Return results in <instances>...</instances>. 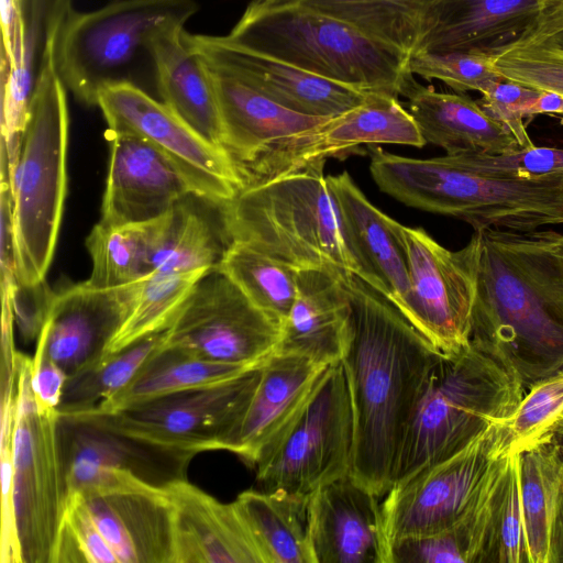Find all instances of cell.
<instances>
[{"label":"cell","instance_id":"1","mask_svg":"<svg viewBox=\"0 0 563 563\" xmlns=\"http://www.w3.org/2000/svg\"><path fill=\"white\" fill-rule=\"evenodd\" d=\"M351 336L341 361L353 416L351 475L386 495L413 411L442 355L384 294L354 273L345 276Z\"/></svg>","mask_w":563,"mask_h":563},{"label":"cell","instance_id":"2","mask_svg":"<svg viewBox=\"0 0 563 563\" xmlns=\"http://www.w3.org/2000/svg\"><path fill=\"white\" fill-rule=\"evenodd\" d=\"M478 232L471 341L498 356L525 389L563 375V232Z\"/></svg>","mask_w":563,"mask_h":563},{"label":"cell","instance_id":"3","mask_svg":"<svg viewBox=\"0 0 563 563\" xmlns=\"http://www.w3.org/2000/svg\"><path fill=\"white\" fill-rule=\"evenodd\" d=\"M368 151L375 184L408 207L462 220L475 232L563 224V183L485 175L455 155L412 158L374 145Z\"/></svg>","mask_w":563,"mask_h":563},{"label":"cell","instance_id":"4","mask_svg":"<svg viewBox=\"0 0 563 563\" xmlns=\"http://www.w3.org/2000/svg\"><path fill=\"white\" fill-rule=\"evenodd\" d=\"M223 37L365 92L406 97L416 84L409 54L299 2H250Z\"/></svg>","mask_w":563,"mask_h":563},{"label":"cell","instance_id":"5","mask_svg":"<svg viewBox=\"0 0 563 563\" xmlns=\"http://www.w3.org/2000/svg\"><path fill=\"white\" fill-rule=\"evenodd\" d=\"M317 159L265 181L244 186L220 209L229 242H240L297 271L328 268L356 274L339 209Z\"/></svg>","mask_w":563,"mask_h":563},{"label":"cell","instance_id":"6","mask_svg":"<svg viewBox=\"0 0 563 563\" xmlns=\"http://www.w3.org/2000/svg\"><path fill=\"white\" fill-rule=\"evenodd\" d=\"M62 15L53 19L30 103L23 143L9 183L13 200L15 282L45 279L59 233L67 190L69 115L66 87L54 63Z\"/></svg>","mask_w":563,"mask_h":563},{"label":"cell","instance_id":"7","mask_svg":"<svg viewBox=\"0 0 563 563\" xmlns=\"http://www.w3.org/2000/svg\"><path fill=\"white\" fill-rule=\"evenodd\" d=\"M523 396L517 374L474 342L442 354L409 421L393 486L507 421Z\"/></svg>","mask_w":563,"mask_h":563},{"label":"cell","instance_id":"8","mask_svg":"<svg viewBox=\"0 0 563 563\" xmlns=\"http://www.w3.org/2000/svg\"><path fill=\"white\" fill-rule=\"evenodd\" d=\"M197 10L194 0H119L88 12L70 7L55 36L56 71L77 99L96 106L102 87L131 81L129 68L142 52L150 53L156 31L185 26Z\"/></svg>","mask_w":563,"mask_h":563},{"label":"cell","instance_id":"9","mask_svg":"<svg viewBox=\"0 0 563 563\" xmlns=\"http://www.w3.org/2000/svg\"><path fill=\"white\" fill-rule=\"evenodd\" d=\"M32 358L20 353L13 431V505L20 563H52L68 492L57 438L58 412L37 408Z\"/></svg>","mask_w":563,"mask_h":563},{"label":"cell","instance_id":"10","mask_svg":"<svg viewBox=\"0 0 563 563\" xmlns=\"http://www.w3.org/2000/svg\"><path fill=\"white\" fill-rule=\"evenodd\" d=\"M354 416L342 363L321 374L299 416L256 465L260 489L309 496L351 474Z\"/></svg>","mask_w":563,"mask_h":563},{"label":"cell","instance_id":"11","mask_svg":"<svg viewBox=\"0 0 563 563\" xmlns=\"http://www.w3.org/2000/svg\"><path fill=\"white\" fill-rule=\"evenodd\" d=\"M96 106L108 132L132 134L154 146L184 176L195 197L222 208L243 188L239 168L227 150L203 139L134 82L106 85L97 95Z\"/></svg>","mask_w":563,"mask_h":563},{"label":"cell","instance_id":"12","mask_svg":"<svg viewBox=\"0 0 563 563\" xmlns=\"http://www.w3.org/2000/svg\"><path fill=\"white\" fill-rule=\"evenodd\" d=\"M262 362L220 384L162 396L113 412L77 416L194 454L224 450L257 386Z\"/></svg>","mask_w":563,"mask_h":563},{"label":"cell","instance_id":"13","mask_svg":"<svg viewBox=\"0 0 563 563\" xmlns=\"http://www.w3.org/2000/svg\"><path fill=\"white\" fill-rule=\"evenodd\" d=\"M409 291L400 310L442 354H455L471 342L476 294L479 232L459 251L439 244L422 228L401 224Z\"/></svg>","mask_w":563,"mask_h":563},{"label":"cell","instance_id":"14","mask_svg":"<svg viewBox=\"0 0 563 563\" xmlns=\"http://www.w3.org/2000/svg\"><path fill=\"white\" fill-rule=\"evenodd\" d=\"M503 424H493L455 454L387 492L380 508L388 543L443 531L472 508L500 457Z\"/></svg>","mask_w":563,"mask_h":563},{"label":"cell","instance_id":"15","mask_svg":"<svg viewBox=\"0 0 563 563\" xmlns=\"http://www.w3.org/2000/svg\"><path fill=\"white\" fill-rule=\"evenodd\" d=\"M280 327L217 268L202 276L170 325L164 345L206 358L254 365L275 352Z\"/></svg>","mask_w":563,"mask_h":563},{"label":"cell","instance_id":"16","mask_svg":"<svg viewBox=\"0 0 563 563\" xmlns=\"http://www.w3.org/2000/svg\"><path fill=\"white\" fill-rule=\"evenodd\" d=\"M398 144L421 148L426 142L398 97L369 92L360 106L318 128L274 145L241 170L243 187L274 178L317 159L350 153L361 145Z\"/></svg>","mask_w":563,"mask_h":563},{"label":"cell","instance_id":"17","mask_svg":"<svg viewBox=\"0 0 563 563\" xmlns=\"http://www.w3.org/2000/svg\"><path fill=\"white\" fill-rule=\"evenodd\" d=\"M77 493L118 563H175L174 506L166 487L111 470Z\"/></svg>","mask_w":563,"mask_h":563},{"label":"cell","instance_id":"18","mask_svg":"<svg viewBox=\"0 0 563 563\" xmlns=\"http://www.w3.org/2000/svg\"><path fill=\"white\" fill-rule=\"evenodd\" d=\"M57 438L68 495L111 470L128 471L158 486L186 479L196 454L155 444L79 416H60Z\"/></svg>","mask_w":563,"mask_h":563},{"label":"cell","instance_id":"19","mask_svg":"<svg viewBox=\"0 0 563 563\" xmlns=\"http://www.w3.org/2000/svg\"><path fill=\"white\" fill-rule=\"evenodd\" d=\"M189 38L209 67L303 114L338 117L363 103L369 93L233 44L223 36L189 33Z\"/></svg>","mask_w":563,"mask_h":563},{"label":"cell","instance_id":"20","mask_svg":"<svg viewBox=\"0 0 563 563\" xmlns=\"http://www.w3.org/2000/svg\"><path fill=\"white\" fill-rule=\"evenodd\" d=\"M142 280L109 289L82 282L55 291L37 345L68 377L93 365L107 354Z\"/></svg>","mask_w":563,"mask_h":563},{"label":"cell","instance_id":"21","mask_svg":"<svg viewBox=\"0 0 563 563\" xmlns=\"http://www.w3.org/2000/svg\"><path fill=\"white\" fill-rule=\"evenodd\" d=\"M378 496L351 474L308 497V536L314 563H389Z\"/></svg>","mask_w":563,"mask_h":563},{"label":"cell","instance_id":"22","mask_svg":"<svg viewBox=\"0 0 563 563\" xmlns=\"http://www.w3.org/2000/svg\"><path fill=\"white\" fill-rule=\"evenodd\" d=\"M109 170L100 222H146L166 214L192 190L170 161L144 140L108 132Z\"/></svg>","mask_w":563,"mask_h":563},{"label":"cell","instance_id":"23","mask_svg":"<svg viewBox=\"0 0 563 563\" xmlns=\"http://www.w3.org/2000/svg\"><path fill=\"white\" fill-rule=\"evenodd\" d=\"M327 366L292 354L272 353L261 365L253 396L224 451L256 466L290 429Z\"/></svg>","mask_w":563,"mask_h":563},{"label":"cell","instance_id":"24","mask_svg":"<svg viewBox=\"0 0 563 563\" xmlns=\"http://www.w3.org/2000/svg\"><path fill=\"white\" fill-rule=\"evenodd\" d=\"M327 183L339 209L356 275L401 310L409 291L401 224L372 205L347 172L328 176Z\"/></svg>","mask_w":563,"mask_h":563},{"label":"cell","instance_id":"25","mask_svg":"<svg viewBox=\"0 0 563 563\" xmlns=\"http://www.w3.org/2000/svg\"><path fill=\"white\" fill-rule=\"evenodd\" d=\"M347 274L328 268L298 271L296 299L280 327L275 353L299 355L323 366L341 363L351 336Z\"/></svg>","mask_w":563,"mask_h":563},{"label":"cell","instance_id":"26","mask_svg":"<svg viewBox=\"0 0 563 563\" xmlns=\"http://www.w3.org/2000/svg\"><path fill=\"white\" fill-rule=\"evenodd\" d=\"M174 506L175 563H265L235 503H221L187 478L166 487Z\"/></svg>","mask_w":563,"mask_h":563},{"label":"cell","instance_id":"27","mask_svg":"<svg viewBox=\"0 0 563 563\" xmlns=\"http://www.w3.org/2000/svg\"><path fill=\"white\" fill-rule=\"evenodd\" d=\"M13 20L2 36L1 144L13 173L20 156L30 103L57 0H12Z\"/></svg>","mask_w":563,"mask_h":563},{"label":"cell","instance_id":"28","mask_svg":"<svg viewBox=\"0 0 563 563\" xmlns=\"http://www.w3.org/2000/svg\"><path fill=\"white\" fill-rule=\"evenodd\" d=\"M539 5L540 0H437L417 52L496 56L528 35Z\"/></svg>","mask_w":563,"mask_h":563},{"label":"cell","instance_id":"29","mask_svg":"<svg viewBox=\"0 0 563 563\" xmlns=\"http://www.w3.org/2000/svg\"><path fill=\"white\" fill-rule=\"evenodd\" d=\"M147 49L162 102L203 139L224 148L213 79L185 26L169 25L156 31Z\"/></svg>","mask_w":563,"mask_h":563},{"label":"cell","instance_id":"30","mask_svg":"<svg viewBox=\"0 0 563 563\" xmlns=\"http://www.w3.org/2000/svg\"><path fill=\"white\" fill-rule=\"evenodd\" d=\"M208 68L219 101L224 148L240 173L277 143L313 130L331 119L294 111L243 81Z\"/></svg>","mask_w":563,"mask_h":563},{"label":"cell","instance_id":"31","mask_svg":"<svg viewBox=\"0 0 563 563\" xmlns=\"http://www.w3.org/2000/svg\"><path fill=\"white\" fill-rule=\"evenodd\" d=\"M406 97L426 144L441 147L446 155L503 154L519 148L514 136L464 93L437 91L416 82Z\"/></svg>","mask_w":563,"mask_h":563},{"label":"cell","instance_id":"32","mask_svg":"<svg viewBox=\"0 0 563 563\" xmlns=\"http://www.w3.org/2000/svg\"><path fill=\"white\" fill-rule=\"evenodd\" d=\"M509 456L497 457L472 508L434 534L389 543V563H489L493 523Z\"/></svg>","mask_w":563,"mask_h":563},{"label":"cell","instance_id":"33","mask_svg":"<svg viewBox=\"0 0 563 563\" xmlns=\"http://www.w3.org/2000/svg\"><path fill=\"white\" fill-rule=\"evenodd\" d=\"M258 364L217 362L163 343L123 390L91 411L113 412L162 396L212 386Z\"/></svg>","mask_w":563,"mask_h":563},{"label":"cell","instance_id":"34","mask_svg":"<svg viewBox=\"0 0 563 563\" xmlns=\"http://www.w3.org/2000/svg\"><path fill=\"white\" fill-rule=\"evenodd\" d=\"M309 496L247 489L234 500L265 563H314L308 536Z\"/></svg>","mask_w":563,"mask_h":563},{"label":"cell","instance_id":"35","mask_svg":"<svg viewBox=\"0 0 563 563\" xmlns=\"http://www.w3.org/2000/svg\"><path fill=\"white\" fill-rule=\"evenodd\" d=\"M230 244L224 229L184 200L156 221L150 251L151 274L211 271Z\"/></svg>","mask_w":563,"mask_h":563},{"label":"cell","instance_id":"36","mask_svg":"<svg viewBox=\"0 0 563 563\" xmlns=\"http://www.w3.org/2000/svg\"><path fill=\"white\" fill-rule=\"evenodd\" d=\"M411 55L437 0H297Z\"/></svg>","mask_w":563,"mask_h":563},{"label":"cell","instance_id":"37","mask_svg":"<svg viewBox=\"0 0 563 563\" xmlns=\"http://www.w3.org/2000/svg\"><path fill=\"white\" fill-rule=\"evenodd\" d=\"M563 486V457L555 442L520 457V492L529 563H550L552 520Z\"/></svg>","mask_w":563,"mask_h":563},{"label":"cell","instance_id":"38","mask_svg":"<svg viewBox=\"0 0 563 563\" xmlns=\"http://www.w3.org/2000/svg\"><path fill=\"white\" fill-rule=\"evenodd\" d=\"M157 219L125 224L99 221L86 239L92 269L85 284L91 288L109 289L147 277Z\"/></svg>","mask_w":563,"mask_h":563},{"label":"cell","instance_id":"39","mask_svg":"<svg viewBox=\"0 0 563 563\" xmlns=\"http://www.w3.org/2000/svg\"><path fill=\"white\" fill-rule=\"evenodd\" d=\"M229 276L279 327L297 295L298 271L240 242H231L214 267Z\"/></svg>","mask_w":563,"mask_h":563},{"label":"cell","instance_id":"40","mask_svg":"<svg viewBox=\"0 0 563 563\" xmlns=\"http://www.w3.org/2000/svg\"><path fill=\"white\" fill-rule=\"evenodd\" d=\"M165 330L120 351L106 354L93 365L69 376L57 412L76 416L96 409L123 390L164 343Z\"/></svg>","mask_w":563,"mask_h":563},{"label":"cell","instance_id":"41","mask_svg":"<svg viewBox=\"0 0 563 563\" xmlns=\"http://www.w3.org/2000/svg\"><path fill=\"white\" fill-rule=\"evenodd\" d=\"M209 271L154 272L142 280L135 301L112 339L107 354L120 351L148 335L166 330Z\"/></svg>","mask_w":563,"mask_h":563},{"label":"cell","instance_id":"42","mask_svg":"<svg viewBox=\"0 0 563 563\" xmlns=\"http://www.w3.org/2000/svg\"><path fill=\"white\" fill-rule=\"evenodd\" d=\"M562 416L563 375L533 385L503 424L499 456L521 454L549 442L551 431Z\"/></svg>","mask_w":563,"mask_h":563},{"label":"cell","instance_id":"43","mask_svg":"<svg viewBox=\"0 0 563 563\" xmlns=\"http://www.w3.org/2000/svg\"><path fill=\"white\" fill-rule=\"evenodd\" d=\"M494 56L468 52L419 51L409 57V70L427 80L444 82L456 92H485L504 80L493 65Z\"/></svg>","mask_w":563,"mask_h":563},{"label":"cell","instance_id":"44","mask_svg":"<svg viewBox=\"0 0 563 563\" xmlns=\"http://www.w3.org/2000/svg\"><path fill=\"white\" fill-rule=\"evenodd\" d=\"M505 80L563 96V47L551 42H519L494 56Z\"/></svg>","mask_w":563,"mask_h":563},{"label":"cell","instance_id":"45","mask_svg":"<svg viewBox=\"0 0 563 563\" xmlns=\"http://www.w3.org/2000/svg\"><path fill=\"white\" fill-rule=\"evenodd\" d=\"M455 156L465 166L494 177L563 183V148L532 145L503 154L461 153Z\"/></svg>","mask_w":563,"mask_h":563},{"label":"cell","instance_id":"46","mask_svg":"<svg viewBox=\"0 0 563 563\" xmlns=\"http://www.w3.org/2000/svg\"><path fill=\"white\" fill-rule=\"evenodd\" d=\"M118 563L79 493L69 494L52 563Z\"/></svg>","mask_w":563,"mask_h":563},{"label":"cell","instance_id":"47","mask_svg":"<svg viewBox=\"0 0 563 563\" xmlns=\"http://www.w3.org/2000/svg\"><path fill=\"white\" fill-rule=\"evenodd\" d=\"M508 456L493 523L489 563H529L520 492L521 454Z\"/></svg>","mask_w":563,"mask_h":563},{"label":"cell","instance_id":"48","mask_svg":"<svg viewBox=\"0 0 563 563\" xmlns=\"http://www.w3.org/2000/svg\"><path fill=\"white\" fill-rule=\"evenodd\" d=\"M540 90L500 80L481 93V107L499 122L517 141L519 148L534 145L523 122L527 108L538 98Z\"/></svg>","mask_w":563,"mask_h":563},{"label":"cell","instance_id":"49","mask_svg":"<svg viewBox=\"0 0 563 563\" xmlns=\"http://www.w3.org/2000/svg\"><path fill=\"white\" fill-rule=\"evenodd\" d=\"M55 291L46 280L18 284L11 290L14 322L25 342L37 339L48 317Z\"/></svg>","mask_w":563,"mask_h":563},{"label":"cell","instance_id":"50","mask_svg":"<svg viewBox=\"0 0 563 563\" xmlns=\"http://www.w3.org/2000/svg\"><path fill=\"white\" fill-rule=\"evenodd\" d=\"M67 378L64 369L37 345L31 364V387L41 411H57Z\"/></svg>","mask_w":563,"mask_h":563},{"label":"cell","instance_id":"51","mask_svg":"<svg viewBox=\"0 0 563 563\" xmlns=\"http://www.w3.org/2000/svg\"><path fill=\"white\" fill-rule=\"evenodd\" d=\"M561 32H563V0H540L536 23L520 42H544Z\"/></svg>","mask_w":563,"mask_h":563},{"label":"cell","instance_id":"52","mask_svg":"<svg viewBox=\"0 0 563 563\" xmlns=\"http://www.w3.org/2000/svg\"><path fill=\"white\" fill-rule=\"evenodd\" d=\"M550 563H563V486L560 492L552 520Z\"/></svg>","mask_w":563,"mask_h":563},{"label":"cell","instance_id":"53","mask_svg":"<svg viewBox=\"0 0 563 563\" xmlns=\"http://www.w3.org/2000/svg\"><path fill=\"white\" fill-rule=\"evenodd\" d=\"M563 113V96L551 92L541 91L538 98L527 108L525 117L536 114H559Z\"/></svg>","mask_w":563,"mask_h":563},{"label":"cell","instance_id":"54","mask_svg":"<svg viewBox=\"0 0 563 563\" xmlns=\"http://www.w3.org/2000/svg\"><path fill=\"white\" fill-rule=\"evenodd\" d=\"M550 440L556 443L563 457V416L552 429Z\"/></svg>","mask_w":563,"mask_h":563},{"label":"cell","instance_id":"55","mask_svg":"<svg viewBox=\"0 0 563 563\" xmlns=\"http://www.w3.org/2000/svg\"><path fill=\"white\" fill-rule=\"evenodd\" d=\"M297 0H252L251 3L262 7H278L287 3L296 2Z\"/></svg>","mask_w":563,"mask_h":563},{"label":"cell","instance_id":"56","mask_svg":"<svg viewBox=\"0 0 563 563\" xmlns=\"http://www.w3.org/2000/svg\"><path fill=\"white\" fill-rule=\"evenodd\" d=\"M547 41H551L560 46L563 47V32H561L560 34L553 36L552 38L550 40H547Z\"/></svg>","mask_w":563,"mask_h":563},{"label":"cell","instance_id":"57","mask_svg":"<svg viewBox=\"0 0 563 563\" xmlns=\"http://www.w3.org/2000/svg\"><path fill=\"white\" fill-rule=\"evenodd\" d=\"M561 117H562V123H563V113L561 114Z\"/></svg>","mask_w":563,"mask_h":563}]
</instances>
